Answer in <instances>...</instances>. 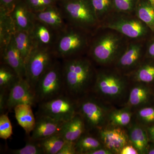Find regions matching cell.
I'll return each instance as SVG.
<instances>
[{"mask_svg":"<svg viewBox=\"0 0 154 154\" xmlns=\"http://www.w3.org/2000/svg\"><path fill=\"white\" fill-rule=\"evenodd\" d=\"M63 122L58 121L44 115L38 114L36 123L29 139L34 141L44 139L58 134Z\"/></svg>","mask_w":154,"mask_h":154,"instance_id":"9a60e30c","label":"cell"},{"mask_svg":"<svg viewBox=\"0 0 154 154\" xmlns=\"http://www.w3.org/2000/svg\"><path fill=\"white\" fill-rule=\"evenodd\" d=\"M32 107L29 104H20L16 106L14 109L18 124L27 134H31L36 123V118L33 114Z\"/></svg>","mask_w":154,"mask_h":154,"instance_id":"7402d4cb","label":"cell"},{"mask_svg":"<svg viewBox=\"0 0 154 154\" xmlns=\"http://www.w3.org/2000/svg\"><path fill=\"white\" fill-rule=\"evenodd\" d=\"M99 23L113 13V0H90Z\"/></svg>","mask_w":154,"mask_h":154,"instance_id":"f546056e","label":"cell"},{"mask_svg":"<svg viewBox=\"0 0 154 154\" xmlns=\"http://www.w3.org/2000/svg\"><path fill=\"white\" fill-rule=\"evenodd\" d=\"M147 154H154V143H149Z\"/></svg>","mask_w":154,"mask_h":154,"instance_id":"7bdbcfd3","label":"cell"},{"mask_svg":"<svg viewBox=\"0 0 154 154\" xmlns=\"http://www.w3.org/2000/svg\"><path fill=\"white\" fill-rule=\"evenodd\" d=\"M29 104L32 106L36 104L35 94L25 79L19 78L11 87L8 94L7 109L14 110L20 104Z\"/></svg>","mask_w":154,"mask_h":154,"instance_id":"4fadbf2b","label":"cell"},{"mask_svg":"<svg viewBox=\"0 0 154 154\" xmlns=\"http://www.w3.org/2000/svg\"><path fill=\"white\" fill-rule=\"evenodd\" d=\"M97 133L104 147L113 154H119L122 149L130 143L127 131L124 128L107 125Z\"/></svg>","mask_w":154,"mask_h":154,"instance_id":"7c38bea8","label":"cell"},{"mask_svg":"<svg viewBox=\"0 0 154 154\" xmlns=\"http://www.w3.org/2000/svg\"><path fill=\"white\" fill-rule=\"evenodd\" d=\"M17 73L7 65L1 63L0 66V90L9 91L19 79Z\"/></svg>","mask_w":154,"mask_h":154,"instance_id":"f1b7e54d","label":"cell"},{"mask_svg":"<svg viewBox=\"0 0 154 154\" xmlns=\"http://www.w3.org/2000/svg\"><path fill=\"white\" fill-rule=\"evenodd\" d=\"M86 131L84 120L77 113L71 119L64 122L59 134L66 141L75 142Z\"/></svg>","mask_w":154,"mask_h":154,"instance_id":"44dd1931","label":"cell"},{"mask_svg":"<svg viewBox=\"0 0 154 154\" xmlns=\"http://www.w3.org/2000/svg\"><path fill=\"white\" fill-rule=\"evenodd\" d=\"M104 146L98 137L86 131L75 142L77 154H88L96 149Z\"/></svg>","mask_w":154,"mask_h":154,"instance_id":"cb8c5ba5","label":"cell"},{"mask_svg":"<svg viewBox=\"0 0 154 154\" xmlns=\"http://www.w3.org/2000/svg\"><path fill=\"white\" fill-rule=\"evenodd\" d=\"M38 105V114L63 122L71 119L78 113V99L65 93Z\"/></svg>","mask_w":154,"mask_h":154,"instance_id":"30bf717a","label":"cell"},{"mask_svg":"<svg viewBox=\"0 0 154 154\" xmlns=\"http://www.w3.org/2000/svg\"><path fill=\"white\" fill-rule=\"evenodd\" d=\"M148 1H149L152 5H153L154 6V0H148Z\"/></svg>","mask_w":154,"mask_h":154,"instance_id":"ee69618b","label":"cell"},{"mask_svg":"<svg viewBox=\"0 0 154 154\" xmlns=\"http://www.w3.org/2000/svg\"><path fill=\"white\" fill-rule=\"evenodd\" d=\"M133 114L132 109L128 106L119 109L113 108L109 114L108 125L128 127L131 123Z\"/></svg>","mask_w":154,"mask_h":154,"instance_id":"484cf974","label":"cell"},{"mask_svg":"<svg viewBox=\"0 0 154 154\" xmlns=\"http://www.w3.org/2000/svg\"><path fill=\"white\" fill-rule=\"evenodd\" d=\"M119 154H139V152L137 149L129 143L122 149Z\"/></svg>","mask_w":154,"mask_h":154,"instance_id":"f35d334b","label":"cell"},{"mask_svg":"<svg viewBox=\"0 0 154 154\" xmlns=\"http://www.w3.org/2000/svg\"><path fill=\"white\" fill-rule=\"evenodd\" d=\"M33 13L35 19L48 25L58 33L65 30L69 26L63 12L58 4Z\"/></svg>","mask_w":154,"mask_h":154,"instance_id":"2e32d148","label":"cell"},{"mask_svg":"<svg viewBox=\"0 0 154 154\" xmlns=\"http://www.w3.org/2000/svg\"><path fill=\"white\" fill-rule=\"evenodd\" d=\"M146 128L148 135L149 143H154V125Z\"/></svg>","mask_w":154,"mask_h":154,"instance_id":"b9f144b4","label":"cell"},{"mask_svg":"<svg viewBox=\"0 0 154 154\" xmlns=\"http://www.w3.org/2000/svg\"><path fill=\"white\" fill-rule=\"evenodd\" d=\"M10 153L13 154H44L38 143L29 139L24 147L11 150Z\"/></svg>","mask_w":154,"mask_h":154,"instance_id":"836d02e7","label":"cell"},{"mask_svg":"<svg viewBox=\"0 0 154 154\" xmlns=\"http://www.w3.org/2000/svg\"><path fill=\"white\" fill-rule=\"evenodd\" d=\"M15 44L19 50L25 63L35 45L30 32L22 30H15L13 34Z\"/></svg>","mask_w":154,"mask_h":154,"instance_id":"603a6c76","label":"cell"},{"mask_svg":"<svg viewBox=\"0 0 154 154\" xmlns=\"http://www.w3.org/2000/svg\"><path fill=\"white\" fill-rule=\"evenodd\" d=\"M145 39H129L124 51L113 66L123 74L129 75L143 61L146 45Z\"/></svg>","mask_w":154,"mask_h":154,"instance_id":"8fae6325","label":"cell"},{"mask_svg":"<svg viewBox=\"0 0 154 154\" xmlns=\"http://www.w3.org/2000/svg\"><path fill=\"white\" fill-rule=\"evenodd\" d=\"M93 34L69 25L59 33L53 48L56 57L64 60L87 55Z\"/></svg>","mask_w":154,"mask_h":154,"instance_id":"277c9868","label":"cell"},{"mask_svg":"<svg viewBox=\"0 0 154 154\" xmlns=\"http://www.w3.org/2000/svg\"><path fill=\"white\" fill-rule=\"evenodd\" d=\"M133 82L149 85L154 82V63L143 61L137 68L128 75Z\"/></svg>","mask_w":154,"mask_h":154,"instance_id":"d4e9b609","label":"cell"},{"mask_svg":"<svg viewBox=\"0 0 154 154\" xmlns=\"http://www.w3.org/2000/svg\"><path fill=\"white\" fill-rule=\"evenodd\" d=\"M128 40L115 30L99 27L92 35L87 55L101 67L113 66Z\"/></svg>","mask_w":154,"mask_h":154,"instance_id":"7a4b0ae2","label":"cell"},{"mask_svg":"<svg viewBox=\"0 0 154 154\" xmlns=\"http://www.w3.org/2000/svg\"><path fill=\"white\" fill-rule=\"evenodd\" d=\"M65 141L58 133L36 142L44 154H57Z\"/></svg>","mask_w":154,"mask_h":154,"instance_id":"83f0119b","label":"cell"},{"mask_svg":"<svg viewBox=\"0 0 154 154\" xmlns=\"http://www.w3.org/2000/svg\"><path fill=\"white\" fill-rule=\"evenodd\" d=\"M88 154H113L110 150L106 148L105 147L96 149L89 152Z\"/></svg>","mask_w":154,"mask_h":154,"instance_id":"60d3db41","label":"cell"},{"mask_svg":"<svg viewBox=\"0 0 154 154\" xmlns=\"http://www.w3.org/2000/svg\"><path fill=\"white\" fill-rule=\"evenodd\" d=\"M146 57L154 60V39L149 41L148 44H146Z\"/></svg>","mask_w":154,"mask_h":154,"instance_id":"ab89813d","label":"cell"},{"mask_svg":"<svg viewBox=\"0 0 154 154\" xmlns=\"http://www.w3.org/2000/svg\"><path fill=\"white\" fill-rule=\"evenodd\" d=\"M10 15L15 30L30 32L32 30L35 18L25 0H18Z\"/></svg>","mask_w":154,"mask_h":154,"instance_id":"e0dca14e","label":"cell"},{"mask_svg":"<svg viewBox=\"0 0 154 154\" xmlns=\"http://www.w3.org/2000/svg\"><path fill=\"white\" fill-rule=\"evenodd\" d=\"M97 69L91 93L112 105L128 97L131 80L114 67H103Z\"/></svg>","mask_w":154,"mask_h":154,"instance_id":"3957f363","label":"cell"},{"mask_svg":"<svg viewBox=\"0 0 154 154\" xmlns=\"http://www.w3.org/2000/svg\"><path fill=\"white\" fill-rule=\"evenodd\" d=\"M130 89L125 106L131 109H138L147 106L152 98L151 91L148 85L143 83L134 82Z\"/></svg>","mask_w":154,"mask_h":154,"instance_id":"d6986e66","label":"cell"},{"mask_svg":"<svg viewBox=\"0 0 154 154\" xmlns=\"http://www.w3.org/2000/svg\"><path fill=\"white\" fill-rule=\"evenodd\" d=\"M69 25L93 34L100 23L90 0H66L58 3Z\"/></svg>","mask_w":154,"mask_h":154,"instance_id":"8992f818","label":"cell"},{"mask_svg":"<svg viewBox=\"0 0 154 154\" xmlns=\"http://www.w3.org/2000/svg\"><path fill=\"white\" fill-rule=\"evenodd\" d=\"M9 91L0 90V112L1 114L5 113L7 110V104Z\"/></svg>","mask_w":154,"mask_h":154,"instance_id":"74e56055","label":"cell"},{"mask_svg":"<svg viewBox=\"0 0 154 154\" xmlns=\"http://www.w3.org/2000/svg\"><path fill=\"white\" fill-rule=\"evenodd\" d=\"M57 154H77L75 142L66 141Z\"/></svg>","mask_w":154,"mask_h":154,"instance_id":"d590c367","label":"cell"},{"mask_svg":"<svg viewBox=\"0 0 154 154\" xmlns=\"http://www.w3.org/2000/svg\"><path fill=\"white\" fill-rule=\"evenodd\" d=\"M29 8L33 12H38L48 7L57 5V0H25Z\"/></svg>","mask_w":154,"mask_h":154,"instance_id":"e575fe53","label":"cell"},{"mask_svg":"<svg viewBox=\"0 0 154 154\" xmlns=\"http://www.w3.org/2000/svg\"><path fill=\"white\" fill-rule=\"evenodd\" d=\"M13 127L8 113L1 114L0 116V138L6 140L13 135Z\"/></svg>","mask_w":154,"mask_h":154,"instance_id":"1f68e13d","label":"cell"},{"mask_svg":"<svg viewBox=\"0 0 154 154\" xmlns=\"http://www.w3.org/2000/svg\"><path fill=\"white\" fill-rule=\"evenodd\" d=\"M18 0H0V11L10 14Z\"/></svg>","mask_w":154,"mask_h":154,"instance_id":"8d00e7d4","label":"cell"},{"mask_svg":"<svg viewBox=\"0 0 154 154\" xmlns=\"http://www.w3.org/2000/svg\"><path fill=\"white\" fill-rule=\"evenodd\" d=\"M93 63L87 55L63 60L66 94L79 99L92 92L96 74Z\"/></svg>","mask_w":154,"mask_h":154,"instance_id":"6da1fadb","label":"cell"},{"mask_svg":"<svg viewBox=\"0 0 154 154\" xmlns=\"http://www.w3.org/2000/svg\"><path fill=\"white\" fill-rule=\"evenodd\" d=\"M1 63L11 67L19 78L25 79V63L16 46L13 35L8 43L1 48Z\"/></svg>","mask_w":154,"mask_h":154,"instance_id":"5bb4252c","label":"cell"},{"mask_svg":"<svg viewBox=\"0 0 154 154\" xmlns=\"http://www.w3.org/2000/svg\"><path fill=\"white\" fill-rule=\"evenodd\" d=\"M99 27L115 30L131 39H145L149 31H151L134 13L116 11L100 22Z\"/></svg>","mask_w":154,"mask_h":154,"instance_id":"52a82bcc","label":"cell"},{"mask_svg":"<svg viewBox=\"0 0 154 154\" xmlns=\"http://www.w3.org/2000/svg\"><path fill=\"white\" fill-rule=\"evenodd\" d=\"M113 108L91 92L78 99V113L84 120L86 131L91 133L108 125L109 114Z\"/></svg>","mask_w":154,"mask_h":154,"instance_id":"5b68a950","label":"cell"},{"mask_svg":"<svg viewBox=\"0 0 154 154\" xmlns=\"http://www.w3.org/2000/svg\"><path fill=\"white\" fill-rule=\"evenodd\" d=\"M136 16L154 32V6L148 0L137 2L134 11Z\"/></svg>","mask_w":154,"mask_h":154,"instance_id":"4316f807","label":"cell"},{"mask_svg":"<svg viewBox=\"0 0 154 154\" xmlns=\"http://www.w3.org/2000/svg\"><path fill=\"white\" fill-rule=\"evenodd\" d=\"M52 48L35 46L25 63V79L34 92L36 84L57 59Z\"/></svg>","mask_w":154,"mask_h":154,"instance_id":"9c48e42d","label":"cell"},{"mask_svg":"<svg viewBox=\"0 0 154 154\" xmlns=\"http://www.w3.org/2000/svg\"><path fill=\"white\" fill-rule=\"evenodd\" d=\"M30 33L35 46L52 49L59 33L51 27L35 19Z\"/></svg>","mask_w":154,"mask_h":154,"instance_id":"ac0fdd59","label":"cell"},{"mask_svg":"<svg viewBox=\"0 0 154 154\" xmlns=\"http://www.w3.org/2000/svg\"><path fill=\"white\" fill-rule=\"evenodd\" d=\"M57 1L58 2H63V1H66V0H57Z\"/></svg>","mask_w":154,"mask_h":154,"instance_id":"f6af8a7d","label":"cell"},{"mask_svg":"<svg viewBox=\"0 0 154 154\" xmlns=\"http://www.w3.org/2000/svg\"><path fill=\"white\" fill-rule=\"evenodd\" d=\"M137 122L146 127L154 125V106H146L138 109L135 114Z\"/></svg>","mask_w":154,"mask_h":154,"instance_id":"4dcf8cb0","label":"cell"},{"mask_svg":"<svg viewBox=\"0 0 154 154\" xmlns=\"http://www.w3.org/2000/svg\"><path fill=\"white\" fill-rule=\"evenodd\" d=\"M130 143L140 154H147L149 141L146 127L136 122L128 127Z\"/></svg>","mask_w":154,"mask_h":154,"instance_id":"ffe728a7","label":"cell"},{"mask_svg":"<svg viewBox=\"0 0 154 154\" xmlns=\"http://www.w3.org/2000/svg\"><path fill=\"white\" fill-rule=\"evenodd\" d=\"M56 60L38 80L34 89L36 104L65 93L62 62Z\"/></svg>","mask_w":154,"mask_h":154,"instance_id":"ba28073f","label":"cell"},{"mask_svg":"<svg viewBox=\"0 0 154 154\" xmlns=\"http://www.w3.org/2000/svg\"><path fill=\"white\" fill-rule=\"evenodd\" d=\"M137 0H113L115 11L123 13H134Z\"/></svg>","mask_w":154,"mask_h":154,"instance_id":"d6a6232c","label":"cell"}]
</instances>
